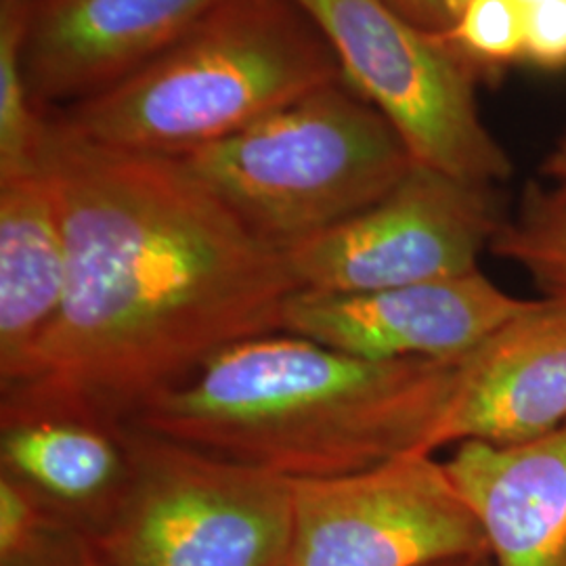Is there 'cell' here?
<instances>
[{
  "instance_id": "d6986e66",
  "label": "cell",
  "mask_w": 566,
  "mask_h": 566,
  "mask_svg": "<svg viewBox=\"0 0 566 566\" xmlns=\"http://www.w3.org/2000/svg\"><path fill=\"white\" fill-rule=\"evenodd\" d=\"M525 61L566 67V0H525Z\"/></svg>"
},
{
  "instance_id": "9c48e42d",
  "label": "cell",
  "mask_w": 566,
  "mask_h": 566,
  "mask_svg": "<svg viewBox=\"0 0 566 566\" xmlns=\"http://www.w3.org/2000/svg\"><path fill=\"white\" fill-rule=\"evenodd\" d=\"M537 303L507 294L479 269L374 292L296 290L282 332L369 361H458Z\"/></svg>"
},
{
  "instance_id": "2e32d148",
  "label": "cell",
  "mask_w": 566,
  "mask_h": 566,
  "mask_svg": "<svg viewBox=\"0 0 566 566\" xmlns=\"http://www.w3.org/2000/svg\"><path fill=\"white\" fill-rule=\"evenodd\" d=\"M491 250L525 269L544 301L566 304V203L546 185H528L514 221H504Z\"/></svg>"
},
{
  "instance_id": "5bb4252c",
  "label": "cell",
  "mask_w": 566,
  "mask_h": 566,
  "mask_svg": "<svg viewBox=\"0 0 566 566\" xmlns=\"http://www.w3.org/2000/svg\"><path fill=\"white\" fill-rule=\"evenodd\" d=\"M2 472L88 537L128 479L124 424L61 416L2 418Z\"/></svg>"
},
{
  "instance_id": "44dd1931",
  "label": "cell",
  "mask_w": 566,
  "mask_h": 566,
  "mask_svg": "<svg viewBox=\"0 0 566 566\" xmlns=\"http://www.w3.org/2000/svg\"><path fill=\"white\" fill-rule=\"evenodd\" d=\"M30 566H109L93 539L78 533Z\"/></svg>"
},
{
  "instance_id": "ba28073f",
  "label": "cell",
  "mask_w": 566,
  "mask_h": 566,
  "mask_svg": "<svg viewBox=\"0 0 566 566\" xmlns=\"http://www.w3.org/2000/svg\"><path fill=\"white\" fill-rule=\"evenodd\" d=\"M493 187L413 164L380 202L285 250L298 290L374 292L479 271L500 233Z\"/></svg>"
},
{
  "instance_id": "603a6c76",
  "label": "cell",
  "mask_w": 566,
  "mask_h": 566,
  "mask_svg": "<svg viewBox=\"0 0 566 566\" xmlns=\"http://www.w3.org/2000/svg\"><path fill=\"white\" fill-rule=\"evenodd\" d=\"M432 566H493L489 556H464V558H453L446 563H437Z\"/></svg>"
},
{
  "instance_id": "52a82bcc",
  "label": "cell",
  "mask_w": 566,
  "mask_h": 566,
  "mask_svg": "<svg viewBox=\"0 0 566 566\" xmlns=\"http://www.w3.org/2000/svg\"><path fill=\"white\" fill-rule=\"evenodd\" d=\"M290 483L287 566H432L489 556L472 507L432 453Z\"/></svg>"
},
{
  "instance_id": "6da1fadb",
  "label": "cell",
  "mask_w": 566,
  "mask_h": 566,
  "mask_svg": "<svg viewBox=\"0 0 566 566\" xmlns=\"http://www.w3.org/2000/svg\"><path fill=\"white\" fill-rule=\"evenodd\" d=\"M41 168L60 206L67 283L2 418L122 426L233 344L282 332L298 290L261 240L170 156L86 142L46 116Z\"/></svg>"
},
{
  "instance_id": "8992f818",
  "label": "cell",
  "mask_w": 566,
  "mask_h": 566,
  "mask_svg": "<svg viewBox=\"0 0 566 566\" xmlns=\"http://www.w3.org/2000/svg\"><path fill=\"white\" fill-rule=\"evenodd\" d=\"M332 44L348 82L399 133L413 164L493 187L514 164L481 118L479 70L441 34L385 0H298Z\"/></svg>"
},
{
  "instance_id": "ac0fdd59",
  "label": "cell",
  "mask_w": 566,
  "mask_h": 566,
  "mask_svg": "<svg viewBox=\"0 0 566 566\" xmlns=\"http://www.w3.org/2000/svg\"><path fill=\"white\" fill-rule=\"evenodd\" d=\"M441 36L479 72L525 60V0H468Z\"/></svg>"
},
{
  "instance_id": "8fae6325",
  "label": "cell",
  "mask_w": 566,
  "mask_h": 566,
  "mask_svg": "<svg viewBox=\"0 0 566 566\" xmlns=\"http://www.w3.org/2000/svg\"><path fill=\"white\" fill-rule=\"evenodd\" d=\"M565 424L566 304L539 301L458 361L432 449L516 446Z\"/></svg>"
},
{
  "instance_id": "7a4b0ae2",
  "label": "cell",
  "mask_w": 566,
  "mask_h": 566,
  "mask_svg": "<svg viewBox=\"0 0 566 566\" xmlns=\"http://www.w3.org/2000/svg\"><path fill=\"white\" fill-rule=\"evenodd\" d=\"M458 361H369L275 332L224 348L126 424L290 481L332 479L434 453Z\"/></svg>"
},
{
  "instance_id": "5b68a950",
  "label": "cell",
  "mask_w": 566,
  "mask_h": 566,
  "mask_svg": "<svg viewBox=\"0 0 566 566\" xmlns=\"http://www.w3.org/2000/svg\"><path fill=\"white\" fill-rule=\"evenodd\" d=\"M128 479L91 535L109 566H287L292 483L124 424Z\"/></svg>"
},
{
  "instance_id": "7c38bea8",
  "label": "cell",
  "mask_w": 566,
  "mask_h": 566,
  "mask_svg": "<svg viewBox=\"0 0 566 566\" xmlns=\"http://www.w3.org/2000/svg\"><path fill=\"white\" fill-rule=\"evenodd\" d=\"M493 566H566V424L516 446L460 443L446 462Z\"/></svg>"
},
{
  "instance_id": "4fadbf2b",
  "label": "cell",
  "mask_w": 566,
  "mask_h": 566,
  "mask_svg": "<svg viewBox=\"0 0 566 566\" xmlns=\"http://www.w3.org/2000/svg\"><path fill=\"white\" fill-rule=\"evenodd\" d=\"M67 254L46 175L0 181V385L18 382L60 313Z\"/></svg>"
},
{
  "instance_id": "9a60e30c",
  "label": "cell",
  "mask_w": 566,
  "mask_h": 566,
  "mask_svg": "<svg viewBox=\"0 0 566 566\" xmlns=\"http://www.w3.org/2000/svg\"><path fill=\"white\" fill-rule=\"evenodd\" d=\"M30 0H0V181L41 172L46 116L30 99L21 42Z\"/></svg>"
},
{
  "instance_id": "e0dca14e",
  "label": "cell",
  "mask_w": 566,
  "mask_h": 566,
  "mask_svg": "<svg viewBox=\"0 0 566 566\" xmlns=\"http://www.w3.org/2000/svg\"><path fill=\"white\" fill-rule=\"evenodd\" d=\"M81 528L18 479L0 476V566H30ZM86 535V533H84Z\"/></svg>"
},
{
  "instance_id": "3957f363",
  "label": "cell",
  "mask_w": 566,
  "mask_h": 566,
  "mask_svg": "<svg viewBox=\"0 0 566 566\" xmlns=\"http://www.w3.org/2000/svg\"><path fill=\"white\" fill-rule=\"evenodd\" d=\"M340 78L298 0H221L137 74L49 116L86 142L177 158Z\"/></svg>"
},
{
  "instance_id": "30bf717a",
  "label": "cell",
  "mask_w": 566,
  "mask_h": 566,
  "mask_svg": "<svg viewBox=\"0 0 566 566\" xmlns=\"http://www.w3.org/2000/svg\"><path fill=\"white\" fill-rule=\"evenodd\" d=\"M221 0H30L21 65L42 116L102 95Z\"/></svg>"
},
{
  "instance_id": "ffe728a7",
  "label": "cell",
  "mask_w": 566,
  "mask_h": 566,
  "mask_svg": "<svg viewBox=\"0 0 566 566\" xmlns=\"http://www.w3.org/2000/svg\"><path fill=\"white\" fill-rule=\"evenodd\" d=\"M386 4L430 34H446L468 0H385Z\"/></svg>"
},
{
  "instance_id": "277c9868",
  "label": "cell",
  "mask_w": 566,
  "mask_h": 566,
  "mask_svg": "<svg viewBox=\"0 0 566 566\" xmlns=\"http://www.w3.org/2000/svg\"><path fill=\"white\" fill-rule=\"evenodd\" d=\"M175 160L282 252L380 202L413 166L399 133L344 78Z\"/></svg>"
},
{
  "instance_id": "7402d4cb",
  "label": "cell",
  "mask_w": 566,
  "mask_h": 566,
  "mask_svg": "<svg viewBox=\"0 0 566 566\" xmlns=\"http://www.w3.org/2000/svg\"><path fill=\"white\" fill-rule=\"evenodd\" d=\"M542 172L546 177L547 191L556 200L566 203V133L560 137V142L554 145V149L547 154Z\"/></svg>"
}]
</instances>
